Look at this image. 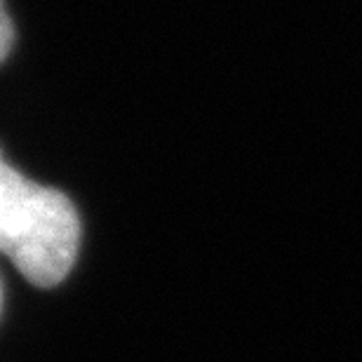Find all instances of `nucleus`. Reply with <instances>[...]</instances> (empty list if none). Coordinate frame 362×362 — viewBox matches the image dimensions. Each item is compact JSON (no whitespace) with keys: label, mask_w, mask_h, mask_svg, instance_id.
<instances>
[{"label":"nucleus","mask_w":362,"mask_h":362,"mask_svg":"<svg viewBox=\"0 0 362 362\" xmlns=\"http://www.w3.org/2000/svg\"><path fill=\"white\" fill-rule=\"evenodd\" d=\"M81 243V221L66 195L17 172L0 153V255L28 282L52 287L66 278Z\"/></svg>","instance_id":"f257e3e1"},{"label":"nucleus","mask_w":362,"mask_h":362,"mask_svg":"<svg viewBox=\"0 0 362 362\" xmlns=\"http://www.w3.org/2000/svg\"><path fill=\"white\" fill-rule=\"evenodd\" d=\"M12 42H14V28H12L10 17H7V12H5L3 0H0V62L10 54Z\"/></svg>","instance_id":"f03ea898"}]
</instances>
